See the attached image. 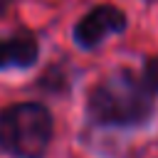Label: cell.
I'll list each match as a JSON object with an SVG mask.
<instances>
[{"label":"cell","instance_id":"obj_3","mask_svg":"<svg viewBox=\"0 0 158 158\" xmlns=\"http://www.w3.org/2000/svg\"><path fill=\"white\" fill-rule=\"evenodd\" d=\"M123 30H126V15L116 5H96L77 22L74 40L84 49H91V47L101 44L109 35H116Z\"/></svg>","mask_w":158,"mask_h":158},{"label":"cell","instance_id":"obj_2","mask_svg":"<svg viewBox=\"0 0 158 158\" xmlns=\"http://www.w3.org/2000/svg\"><path fill=\"white\" fill-rule=\"evenodd\" d=\"M52 114L42 104H12L0 114V151L15 158H42L52 141Z\"/></svg>","mask_w":158,"mask_h":158},{"label":"cell","instance_id":"obj_5","mask_svg":"<svg viewBox=\"0 0 158 158\" xmlns=\"http://www.w3.org/2000/svg\"><path fill=\"white\" fill-rule=\"evenodd\" d=\"M143 79H146V84L153 91H158V57L146 59V64H143Z\"/></svg>","mask_w":158,"mask_h":158},{"label":"cell","instance_id":"obj_1","mask_svg":"<svg viewBox=\"0 0 158 158\" xmlns=\"http://www.w3.org/2000/svg\"><path fill=\"white\" fill-rule=\"evenodd\" d=\"M86 111L99 126H141L153 114V89L143 77H136L128 69H116L91 89Z\"/></svg>","mask_w":158,"mask_h":158},{"label":"cell","instance_id":"obj_4","mask_svg":"<svg viewBox=\"0 0 158 158\" xmlns=\"http://www.w3.org/2000/svg\"><path fill=\"white\" fill-rule=\"evenodd\" d=\"M37 40L27 30H17L10 37L0 40V69L7 67H30L37 59Z\"/></svg>","mask_w":158,"mask_h":158}]
</instances>
